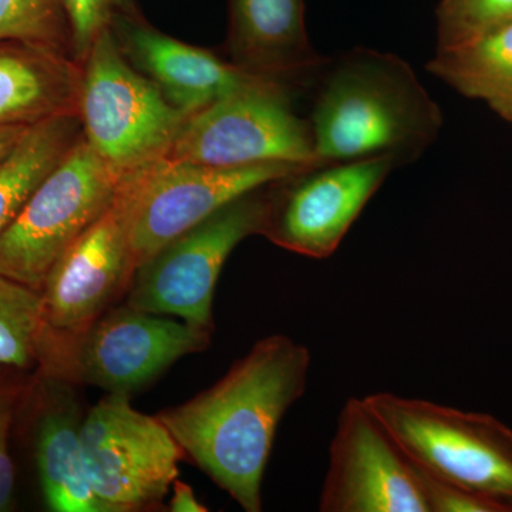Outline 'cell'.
Here are the masks:
<instances>
[{
    "instance_id": "22",
    "label": "cell",
    "mask_w": 512,
    "mask_h": 512,
    "mask_svg": "<svg viewBox=\"0 0 512 512\" xmlns=\"http://www.w3.org/2000/svg\"><path fill=\"white\" fill-rule=\"evenodd\" d=\"M439 49H451L512 22V0H441Z\"/></svg>"
},
{
    "instance_id": "10",
    "label": "cell",
    "mask_w": 512,
    "mask_h": 512,
    "mask_svg": "<svg viewBox=\"0 0 512 512\" xmlns=\"http://www.w3.org/2000/svg\"><path fill=\"white\" fill-rule=\"evenodd\" d=\"M309 167L313 165L215 167L160 157L134 168L130 245L136 269L158 249L229 202Z\"/></svg>"
},
{
    "instance_id": "13",
    "label": "cell",
    "mask_w": 512,
    "mask_h": 512,
    "mask_svg": "<svg viewBox=\"0 0 512 512\" xmlns=\"http://www.w3.org/2000/svg\"><path fill=\"white\" fill-rule=\"evenodd\" d=\"M319 511L430 512L416 466L363 399L339 414Z\"/></svg>"
},
{
    "instance_id": "2",
    "label": "cell",
    "mask_w": 512,
    "mask_h": 512,
    "mask_svg": "<svg viewBox=\"0 0 512 512\" xmlns=\"http://www.w3.org/2000/svg\"><path fill=\"white\" fill-rule=\"evenodd\" d=\"M326 63L309 120L319 164L373 157L410 163L439 136L440 107L400 57L353 49Z\"/></svg>"
},
{
    "instance_id": "3",
    "label": "cell",
    "mask_w": 512,
    "mask_h": 512,
    "mask_svg": "<svg viewBox=\"0 0 512 512\" xmlns=\"http://www.w3.org/2000/svg\"><path fill=\"white\" fill-rule=\"evenodd\" d=\"M424 473L512 512V430L490 414L393 393L363 399Z\"/></svg>"
},
{
    "instance_id": "5",
    "label": "cell",
    "mask_w": 512,
    "mask_h": 512,
    "mask_svg": "<svg viewBox=\"0 0 512 512\" xmlns=\"http://www.w3.org/2000/svg\"><path fill=\"white\" fill-rule=\"evenodd\" d=\"M276 183L229 202L158 249L134 272L127 305L154 315L177 316L212 332V302L222 268L244 239L264 234Z\"/></svg>"
},
{
    "instance_id": "20",
    "label": "cell",
    "mask_w": 512,
    "mask_h": 512,
    "mask_svg": "<svg viewBox=\"0 0 512 512\" xmlns=\"http://www.w3.org/2000/svg\"><path fill=\"white\" fill-rule=\"evenodd\" d=\"M46 335L42 293L0 275V363L35 372Z\"/></svg>"
},
{
    "instance_id": "25",
    "label": "cell",
    "mask_w": 512,
    "mask_h": 512,
    "mask_svg": "<svg viewBox=\"0 0 512 512\" xmlns=\"http://www.w3.org/2000/svg\"><path fill=\"white\" fill-rule=\"evenodd\" d=\"M416 470L430 512H503L498 505L485 500L480 495L437 480L417 466Z\"/></svg>"
},
{
    "instance_id": "23",
    "label": "cell",
    "mask_w": 512,
    "mask_h": 512,
    "mask_svg": "<svg viewBox=\"0 0 512 512\" xmlns=\"http://www.w3.org/2000/svg\"><path fill=\"white\" fill-rule=\"evenodd\" d=\"M32 372L0 363V512L18 505V471L13 458V427Z\"/></svg>"
},
{
    "instance_id": "17",
    "label": "cell",
    "mask_w": 512,
    "mask_h": 512,
    "mask_svg": "<svg viewBox=\"0 0 512 512\" xmlns=\"http://www.w3.org/2000/svg\"><path fill=\"white\" fill-rule=\"evenodd\" d=\"M83 64L43 47L0 43V126L79 114Z\"/></svg>"
},
{
    "instance_id": "14",
    "label": "cell",
    "mask_w": 512,
    "mask_h": 512,
    "mask_svg": "<svg viewBox=\"0 0 512 512\" xmlns=\"http://www.w3.org/2000/svg\"><path fill=\"white\" fill-rule=\"evenodd\" d=\"M77 384L36 369L23 394L12 441L28 454L40 500L52 512H110L94 494L82 456Z\"/></svg>"
},
{
    "instance_id": "11",
    "label": "cell",
    "mask_w": 512,
    "mask_h": 512,
    "mask_svg": "<svg viewBox=\"0 0 512 512\" xmlns=\"http://www.w3.org/2000/svg\"><path fill=\"white\" fill-rule=\"evenodd\" d=\"M396 165L390 157L320 164L278 181L262 235L293 254L329 258Z\"/></svg>"
},
{
    "instance_id": "18",
    "label": "cell",
    "mask_w": 512,
    "mask_h": 512,
    "mask_svg": "<svg viewBox=\"0 0 512 512\" xmlns=\"http://www.w3.org/2000/svg\"><path fill=\"white\" fill-rule=\"evenodd\" d=\"M82 136V120L77 113L40 121L26 130L0 165V237Z\"/></svg>"
},
{
    "instance_id": "15",
    "label": "cell",
    "mask_w": 512,
    "mask_h": 512,
    "mask_svg": "<svg viewBox=\"0 0 512 512\" xmlns=\"http://www.w3.org/2000/svg\"><path fill=\"white\" fill-rule=\"evenodd\" d=\"M110 32L127 62L185 116L252 84L271 80L245 72L210 50L165 35L140 9L117 16Z\"/></svg>"
},
{
    "instance_id": "19",
    "label": "cell",
    "mask_w": 512,
    "mask_h": 512,
    "mask_svg": "<svg viewBox=\"0 0 512 512\" xmlns=\"http://www.w3.org/2000/svg\"><path fill=\"white\" fill-rule=\"evenodd\" d=\"M431 74L512 121V22L451 49H437Z\"/></svg>"
},
{
    "instance_id": "28",
    "label": "cell",
    "mask_w": 512,
    "mask_h": 512,
    "mask_svg": "<svg viewBox=\"0 0 512 512\" xmlns=\"http://www.w3.org/2000/svg\"><path fill=\"white\" fill-rule=\"evenodd\" d=\"M511 123H512V121H511Z\"/></svg>"
},
{
    "instance_id": "27",
    "label": "cell",
    "mask_w": 512,
    "mask_h": 512,
    "mask_svg": "<svg viewBox=\"0 0 512 512\" xmlns=\"http://www.w3.org/2000/svg\"><path fill=\"white\" fill-rule=\"evenodd\" d=\"M30 126H0V165L9 157L13 148Z\"/></svg>"
},
{
    "instance_id": "16",
    "label": "cell",
    "mask_w": 512,
    "mask_h": 512,
    "mask_svg": "<svg viewBox=\"0 0 512 512\" xmlns=\"http://www.w3.org/2000/svg\"><path fill=\"white\" fill-rule=\"evenodd\" d=\"M227 59L239 69L288 84L318 74L326 60L313 49L305 0H227Z\"/></svg>"
},
{
    "instance_id": "4",
    "label": "cell",
    "mask_w": 512,
    "mask_h": 512,
    "mask_svg": "<svg viewBox=\"0 0 512 512\" xmlns=\"http://www.w3.org/2000/svg\"><path fill=\"white\" fill-rule=\"evenodd\" d=\"M211 330L137 311L111 308L82 332L57 335L47 330L36 369L74 384L128 394L156 380L177 360L210 346Z\"/></svg>"
},
{
    "instance_id": "21",
    "label": "cell",
    "mask_w": 512,
    "mask_h": 512,
    "mask_svg": "<svg viewBox=\"0 0 512 512\" xmlns=\"http://www.w3.org/2000/svg\"><path fill=\"white\" fill-rule=\"evenodd\" d=\"M0 43L43 47L74 59L64 0H0Z\"/></svg>"
},
{
    "instance_id": "7",
    "label": "cell",
    "mask_w": 512,
    "mask_h": 512,
    "mask_svg": "<svg viewBox=\"0 0 512 512\" xmlns=\"http://www.w3.org/2000/svg\"><path fill=\"white\" fill-rule=\"evenodd\" d=\"M163 157L215 167L320 165L309 121L293 111L288 84L275 80L252 84L187 116Z\"/></svg>"
},
{
    "instance_id": "24",
    "label": "cell",
    "mask_w": 512,
    "mask_h": 512,
    "mask_svg": "<svg viewBox=\"0 0 512 512\" xmlns=\"http://www.w3.org/2000/svg\"><path fill=\"white\" fill-rule=\"evenodd\" d=\"M64 6L72 25L74 59L80 64L117 16L138 10L137 0H64Z\"/></svg>"
},
{
    "instance_id": "1",
    "label": "cell",
    "mask_w": 512,
    "mask_h": 512,
    "mask_svg": "<svg viewBox=\"0 0 512 512\" xmlns=\"http://www.w3.org/2000/svg\"><path fill=\"white\" fill-rule=\"evenodd\" d=\"M311 352L284 335L258 340L214 386L158 414L202 473L247 512L262 511V481L286 412L305 394Z\"/></svg>"
},
{
    "instance_id": "9",
    "label": "cell",
    "mask_w": 512,
    "mask_h": 512,
    "mask_svg": "<svg viewBox=\"0 0 512 512\" xmlns=\"http://www.w3.org/2000/svg\"><path fill=\"white\" fill-rule=\"evenodd\" d=\"M80 441L89 483L110 512L160 504L185 457L163 421L133 409L128 394L109 393L93 406Z\"/></svg>"
},
{
    "instance_id": "6",
    "label": "cell",
    "mask_w": 512,
    "mask_h": 512,
    "mask_svg": "<svg viewBox=\"0 0 512 512\" xmlns=\"http://www.w3.org/2000/svg\"><path fill=\"white\" fill-rule=\"evenodd\" d=\"M127 173L80 137L0 237V275L40 291L52 265L110 207Z\"/></svg>"
},
{
    "instance_id": "12",
    "label": "cell",
    "mask_w": 512,
    "mask_h": 512,
    "mask_svg": "<svg viewBox=\"0 0 512 512\" xmlns=\"http://www.w3.org/2000/svg\"><path fill=\"white\" fill-rule=\"evenodd\" d=\"M131 173L110 207L47 272L40 293L50 332H82L128 291L136 272L130 245Z\"/></svg>"
},
{
    "instance_id": "26",
    "label": "cell",
    "mask_w": 512,
    "mask_h": 512,
    "mask_svg": "<svg viewBox=\"0 0 512 512\" xmlns=\"http://www.w3.org/2000/svg\"><path fill=\"white\" fill-rule=\"evenodd\" d=\"M170 510L173 512H204L207 511V507L198 501L190 485L177 478L173 484Z\"/></svg>"
},
{
    "instance_id": "8",
    "label": "cell",
    "mask_w": 512,
    "mask_h": 512,
    "mask_svg": "<svg viewBox=\"0 0 512 512\" xmlns=\"http://www.w3.org/2000/svg\"><path fill=\"white\" fill-rule=\"evenodd\" d=\"M79 117L90 147L126 171L163 157L187 119L127 62L110 29L84 60Z\"/></svg>"
}]
</instances>
